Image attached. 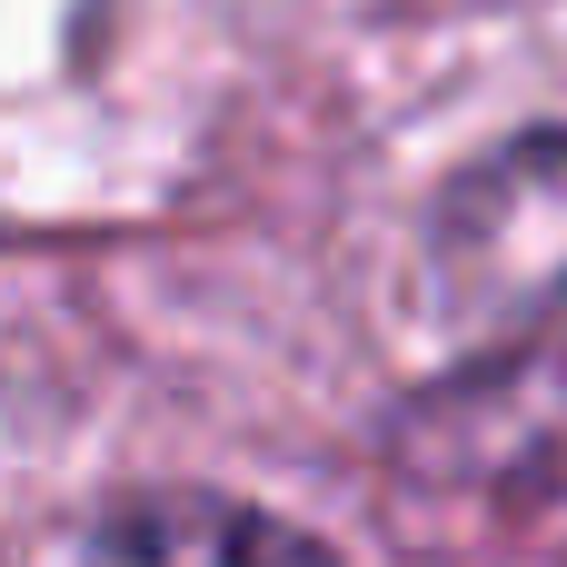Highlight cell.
<instances>
[{
    "label": "cell",
    "instance_id": "obj_1",
    "mask_svg": "<svg viewBox=\"0 0 567 567\" xmlns=\"http://www.w3.org/2000/svg\"><path fill=\"white\" fill-rule=\"evenodd\" d=\"M389 468L439 498H567V309L508 329L449 379L409 389L379 429Z\"/></svg>",
    "mask_w": 567,
    "mask_h": 567
},
{
    "label": "cell",
    "instance_id": "obj_2",
    "mask_svg": "<svg viewBox=\"0 0 567 567\" xmlns=\"http://www.w3.org/2000/svg\"><path fill=\"white\" fill-rule=\"evenodd\" d=\"M439 299L478 329H528L567 309V130H528L449 179L429 219Z\"/></svg>",
    "mask_w": 567,
    "mask_h": 567
},
{
    "label": "cell",
    "instance_id": "obj_3",
    "mask_svg": "<svg viewBox=\"0 0 567 567\" xmlns=\"http://www.w3.org/2000/svg\"><path fill=\"white\" fill-rule=\"evenodd\" d=\"M80 567H349V558L329 538L289 528L279 508H249L219 488H140L90 518Z\"/></svg>",
    "mask_w": 567,
    "mask_h": 567
}]
</instances>
